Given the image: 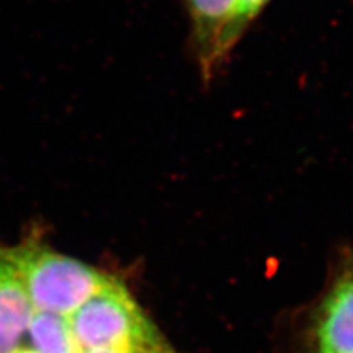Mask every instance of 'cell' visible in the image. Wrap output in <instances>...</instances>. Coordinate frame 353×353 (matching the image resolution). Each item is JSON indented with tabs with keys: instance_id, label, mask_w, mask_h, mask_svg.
<instances>
[{
	"instance_id": "cell-1",
	"label": "cell",
	"mask_w": 353,
	"mask_h": 353,
	"mask_svg": "<svg viewBox=\"0 0 353 353\" xmlns=\"http://www.w3.org/2000/svg\"><path fill=\"white\" fill-rule=\"evenodd\" d=\"M34 311L71 315L114 277L49 245L34 227L10 245Z\"/></svg>"
},
{
	"instance_id": "cell-2",
	"label": "cell",
	"mask_w": 353,
	"mask_h": 353,
	"mask_svg": "<svg viewBox=\"0 0 353 353\" xmlns=\"http://www.w3.org/2000/svg\"><path fill=\"white\" fill-rule=\"evenodd\" d=\"M283 353H353V243L337 249L321 292L294 315Z\"/></svg>"
},
{
	"instance_id": "cell-3",
	"label": "cell",
	"mask_w": 353,
	"mask_h": 353,
	"mask_svg": "<svg viewBox=\"0 0 353 353\" xmlns=\"http://www.w3.org/2000/svg\"><path fill=\"white\" fill-rule=\"evenodd\" d=\"M83 353L125 350L165 337L137 302L125 281L114 274L101 290L70 315Z\"/></svg>"
},
{
	"instance_id": "cell-4",
	"label": "cell",
	"mask_w": 353,
	"mask_h": 353,
	"mask_svg": "<svg viewBox=\"0 0 353 353\" xmlns=\"http://www.w3.org/2000/svg\"><path fill=\"white\" fill-rule=\"evenodd\" d=\"M34 307L10 245L0 240V353H14L26 340Z\"/></svg>"
},
{
	"instance_id": "cell-5",
	"label": "cell",
	"mask_w": 353,
	"mask_h": 353,
	"mask_svg": "<svg viewBox=\"0 0 353 353\" xmlns=\"http://www.w3.org/2000/svg\"><path fill=\"white\" fill-rule=\"evenodd\" d=\"M190 19V44L199 70L208 83L215 79L218 41L234 12L237 0H184Z\"/></svg>"
},
{
	"instance_id": "cell-6",
	"label": "cell",
	"mask_w": 353,
	"mask_h": 353,
	"mask_svg": "<svg viewBox=\"0 0 353 353\" xmlns=\"http://www.w3.org/2000/svg\"><path fill=\"white\" fill-rule=\"evenodd\" d=\"M26 339L36 353H83L68 315L34 311Z\"/></svg>"
},
{
	"instance_id": "cell-7",
	"label": "cell",
	"mask_w": 353,
	"mask_h": 353,
	"mask_svg": "<svg viewBox=\"0 0 353 353\" xmlns=\"http://www.w3.org/2000/svg\"><path fill=\"white\" fill-rule=\"evenodd\" d=\"M271 0H237L234 12L227 22L223 34L219 37L218 46L215 50L214 68L218 74L228 62L231 53L237 48L240 40L245 37L253 22L263 12Z\"/></svg>"
},
{
	"instance_id": "cell-8",
	"label": "cell",
	"mask_w": 353,
	"mask_h": 353,
	"mask_svg": "<svg viewBox=\"0 0 353 353\" xmlns=\"http://www.w3.org/2000/svg\"><path fill=\"white\" fill-rule=\"evenodd\" d=\"M85 353H179L176 349L170 343L167 337H162L161 340L153 341V343H148L137 347H131L125 350H93Z\"/></svg>"
},
{
	"instance_id": "cell-9",
	"label": "cell",
	"mask_w": 353,
	"mask_h": 353,
	"mask_svg": "<svg viewBox=\"0 0 353 353\" xmlns=\"http://www.w3.org/2000/svg\"><path fill=\"white\" fill-rule=\"evenodd\" d=\"M14 353H36L31 347H28L27 345H22L21 347H18Z\"/></svg>"
}]
</instances>
